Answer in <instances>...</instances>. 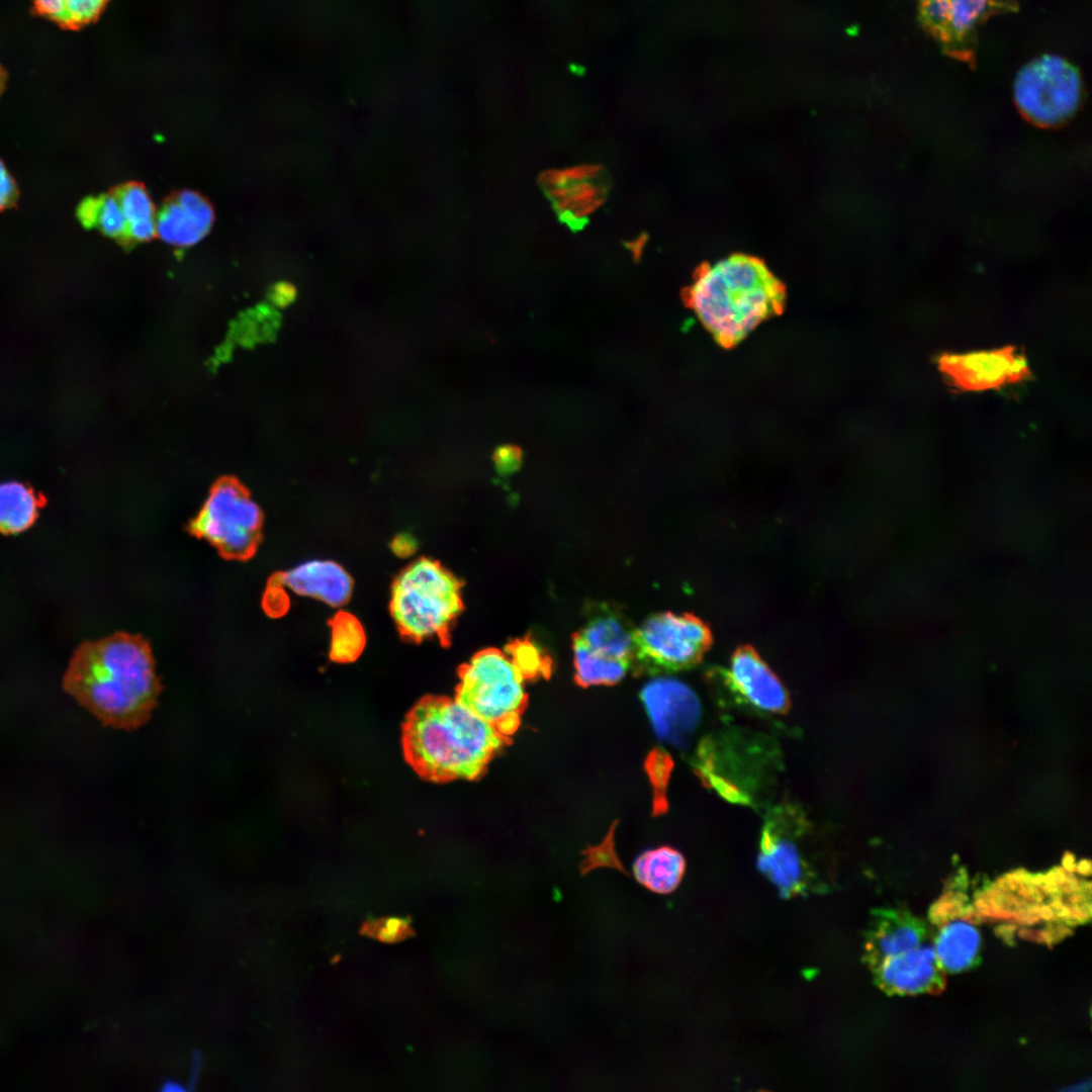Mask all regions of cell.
<instances>
[{
    "label": "cell",
    "mask_w": 1092,
    "mask_h": 1092,
    "mask_svg": "<svg viewBox=\"0 0 1092 1092\" xmlns=\"http://www.w3.org/2000/svg\"><path fill=\"white\" fill-rule=\"evenodd\" d=\"M63 687L104 725L127 731L150 719L162 691L149 641L126 632L83 642Z\"/></svg>",
    "instance_id": "6da1fadb"
},
{
    "label": "cell",
    "mask_w": 1092,
    "mask_h": 1092,
    "mask_svg": "<svg viewBox=\"0 0 1092 1092\" xmlns=\"http://www.w3.org/2000/svg\"><path fill=\"white\" fill-rule=\"evenodd\" d=\"M505 742L492 725L448 697H424L402 726L406 762L433 783L476 780Z\"/></svg>",
    "instance_id": "7a4b0ae2"
},
{
    "label": "cell",
    "mask_w": 1092,
    "mask_h": 1092,
    "mask_svg": "<svg viewBox=\"0 0 1092 1092\" xmlns=\"http://www.w3.org/2000/svg\"><path fill=\"white\" fill-rule=\"evenodd\" d=\"M784 286L759 259L735 254L701 267L686 299L723 346L743 340L783 306Z\"/></svg>",
    "instance_id": "3957f363"
},
{
    "label": "cell",
    "mask_w": 1092,
    "mask_h": 1092,
    "mask_svg": "<svg viewBox=\"0 0 1092 1092\" xmlns=\"http://www.w3.org/2000/svg\"><path fill=\"white\" fill-rule=\"evenodd\" d=\"M461 610L460 581L432 559L416 560L392 585L391 616L411 639L445 638Z\"/></svg>",
    "instance_id": "277c9868"
},
{
    "label": "cell",
    "mask_w": 1092,
    "mask_h": 1092,
    "mask_svg": "<svg viewBox=\"0 0 1092 1092\" xmlns=\"http://www.w3.org/2000/svg\"><path fill=\"white\" fill-rule=\"evenodd\" d=\"M524 680L507 653L484 649L460 668L455 700L507 737L526 705Z\"/></svg>",
    "instance_id": "5b68a950"
},
{
    "label": "cell",
    "mask_w": 1092,
    "mask_h": 1092,
    "mask_svg": "<svg viewBox=\"0 0 1092 1092\" xmlns=\"http://www.w3.org/2000/svg\"><path fill=\"white\" fill-rule=\"evenodd\" d=\"M263 513L238 480L222 478L187 524V532L205 540L226 560L247 561L262 541Z\"/></svg>",
    "instance_id": "8992f818"
},
{
    "label": "cell",
    "mask_w": 1092,
    "mask_h": 1092,
    "mask_svg": "<svg viewBox=\"0 0 1092 1092\" xmlns=\"http://www.w3.org/2000/svg\"><path fill=\"white\" fill-rule=\"evenodd\" d=\"M711 643L708 627L695 616L661 613L650 616L635 632V671L658 673L695 665Z\"/></svg>",
    "instance_id": "52a82bcc"
},
{
    "label": "cell",
    "mask_w": 1092,
    "mask_h": 1092,
    "mask_svg": "<svg viewBox=\"0 0 1092 1092\" xmlns=\"http://www.w3.org/2000/svg\"><path fill=\"white\" fill-rule=\"evenodd\" d=\"M1082 98V81L1076 67L1054 55L1038 57L1025 65L1014 82V99L1022 114L1039 125L1067 120Z\"/></svg>",
    "instance_id": "ba28073f"
},
{
    "label": "cell",
    "mask_w": 1092,
    "mask_h": 1092,
    "mask_svg": "<svg viewBox=\"0 0 1092 1092\" xmlns=\"http://www.w3.org/2000/svg\"><path fill=\"white\" fill-rule=\"evenodd\" d=\"M807 827L802 812L786 804L768 813L761 829L758 869L785 898L808 888V866L798 844Z\"/></svg>",
    "instance_id": "9c48e42d"
},
{
    "label": "cell",
    "mask_w": 1092,
    "mask_h": 1092,
    "mask_svg": "<svg viewBox=\"0 0 1092 1092\" xmlns=\"http://www.w3.org/2000/svg\"><path fill=\"white\" fill-rule=\"evenodd\" d=\"M923 24L946 53L965 61L973 58L979 25L1004 7V0H918Z\"/></svg>",
    "instance_id": "30bf717a"
},
{
    "label": "cell",
    "mask_w": 1092,
    "mask_h": 1092,
    "mask_svg": "<svg viewBox=\"0 0 1092 1092\" xmlns=\"http://www.w3.org/2000/svg\"><path fill=\"white\" fill-rule=\"evenodd\" d=\"M640 699L656 736L675 746L685 745L701 717V703L685 682L660 677L647 682Z\"/></svg>",
    "instance_id": "8fae6325"
},
{
    "label": "cell",
    "mask_w": 1092,
    "mask_h": 1092,
    "mask_svg": "<svg viewBox=\"0 0 1092 1092\" xmlns=\"http://www.w3.org/2000/svg\"><path fill=\"white\" fill-rule=\"evenodd\" d=\"M940 370L952 382L966 390L998 388L1025 378L1026 359L1014 348L944 355Z\"/></svg>",
    "instance_id": "7c38bea8"
},
{
    "label": "cell",
    "mask_w": 1092,
    "mask_h": 1092,
    "mask_svg": "<svg viewBox=\"0 0 1092 1092\" xmlns=\"http://www.w3.org/2000/svg\"><path fill=\"white\" fill-rule=\"evenodd\" d=\"M727 676L732 691L753 708L772 714H785L790 709V698L784 685L754 650H737L731 658Z\"/></svg>",
    "instance_id": "4fadbf2b"
},
{
    "label": "cell",
    "mask_w": 1092,
    "mask_h": 1092,
    "mask_svg": "<svg viewBox=\"0 0 1092 1092\" xmlns=\"http://www.w3.org/2000/svg\"><path fill=\"white\" fill-rule=\"evenodd\" d=\"M871 970L878 986L890 994L930 992L942 985V969L929 944L886 959Z\"/></svg>",
    "instance_id": "5bb4252c"
},
{
    "label": "cell",
    "mask_w": 1092,
    "mask_h": 1092,
    "mask_svg": "<svg viewBox=\"0 0 1092 1092\" xmlns=\"http://www.w3.org/2000/svg\"><path fill=\"white\" fill-rule=\"evenodd\" d=\"M925 937L923 922L908 912L898 909L876 911L866 936V962L872 969L886 959L923 944Z\"/></svg>",
    "instance_id": "9a60e30c"
},
{
    "label": "cell",
    "mask_w": 1092,
    "mask_h": 1092,
    "mask_svg": "<svg viewBox=\"0 0 1092 1092\" xmlns=\"http://www.w3.org/2000/svg\"><path fill=\"white\" fill-rule=\"evenodd\" d=\"M212 220L209 203L197 193L183 191L163 208L156 219V229L165 242L185 247L199 242Z\"/></svg>",
    "instance_id": "2e32d148"
},
{
    "label": "cell",
    "mask_w": 1092,
    "mask_h": 1092,
    "mask_svg": "<svg viewBox=\"0 0 1092 1092\" xmlns=\"http://www.w3.org/2000/svg\"><path fill=\"white\" fill-rule=\"evenodd\" d=\"M636 628L615 607L596 606L582 629L575 633L593 650L625 660L630 666L635 654Z\"/></svg>",
    "instance_id": "e0dca14e"
},
{
    "label": "cell",
    "mask_w": 1092,
    "mask_h": 1092,
    "mask_svg": "<svg viewBox=\"0 0 1092 1092\" xmlns=\"http://www.w3.org/2000/svg\"><path fill=\"white\" fill-rule=\"evenodd\" d=\"M273 579L298 595L313 597L332 606L344 604L352 589L348 573L331 561H309L274 575Z\"/></svg>",
    "instance_id": "ac0fdd59"
},
{
    "label": "cell",
    "mask_w": 1092,
    "mask_h": 1092,
    "mask_svg": "<svg viewBox=\"0 0 1092 1092\" xmlns=\"http://www.w3.org/2000/svg\"><path fill=\"white\" fill-rule=\"evenodd\" d=\"M636 881L656 894H669L680 884L686 859L676 849L660 846L641 853L633 862Z\"/></svg>",
    "instance_id": "d6986e66"
},
{
    "label": "cell",
    "mask_w": 1092,
    "mask_h": 1092,
    "mask_svg": "<svg viewBox=\"0 0 1092 1092\" xmlns=\"http://www.w3.org/2000/svg\"><path fill=\"white\" fill-rule=\"evenodd\" d=\"M981 945L978 929L962 919L943 925L934 940V952L942 970L957 973L971 968Z\"/></svg>",
    "instance_id": "ffe728a7"
},
{
    "label": "cell",
    "mask_w": 1092,
    "mask_h": 1092,
    "mask_svg": "<svg viewBox=\"0 0 1092 1092\" xmlns=\"http://www.w3.org/2000/svg\"><path fill=\"white\" fill-rule=\"evenodd\" d=\"M46 500L41 494L22 482L0 483V532L17 534L27 530L38 517Z\"/></svg>",
    "instance_id": "44dd1931"
},
{
    "label": "cell",
    "mask_w": 1092,
    "mask_h": 1092,
    "mask_svg": "<svg viewBox=\"0 0 1092 1092\" xmlns=\"http://www.w3.org/2000/svg\"><path fill=\"white\" fill-rule=\"evenodd\" d=\"M546 191L557 212L573 221L593 215L607 198V187L599 179L573 182Z\"/></svg>",
    "instance_id": "7402d4cb"
},
{
    "label": "cell",
    "mask_w": 1092,
    "mask_h": 1092,
    "mask_svg": "<svg viewBox=\"0 0 1092 1092\" xmlns=\"http://www.w3.org/2000/svg\"><path fill=\"white\" fill-rule=\"evenodd\" d=\"M575 680L581 687L614 685L621 680L629 668V662L613 658L589 648L575 634L573 636Z\"/></svg>",
    "instance_id": "603a6c76"
},
{
    "label": "cell",
    "mask_w": 1092,
    "mask_h": 1092,
    "mask_svg": "<svg viewBox=\"0 0 1092 1092\" xmlns=\"http://www.w3.org/2000/svg\"><path fill=\"white\" fill-rule=\"evenodd\" d=\"M115 195L126 220L128 236L146 241L157 234L154 205L143 186L127 185Z\"/></svg>",
    "instance_id": "cb8c5ba5"
},
{
    "label": "cell",
    "mask_w": 1092,
    "mask_h": 1092,
    "mask_svg": "<svg viewBox=\"0 0 1092 1092\" xmlns=\"http://www.w3.org/2000/svg\"><path fill=\"white\" fill-rule=\"evenodd\" d=\"M108 0H32L34 10L63 28L77 29L94 21Z\"/></svg>",
    "instance_id": "d4e9b609"
},
{
    "label": "cell",
    "mask_w": 1092,
    "mask_h": 1092,
    "mask_svg": "<svg viewBox=\"0 0 1092 1092\" xmlns=\"http://www.w3.org/2000/svg\"><path fill=\"white\" fill-rule=\"evenodd\" d=\"M77 214L83 225L96 226L109 237L126 235V220L116 195L87 198L81 202Z\"/></svg>",
    "instance_id": "484cf974"
},
{
    "label": "cell",
    "mask_w": 1092,
    "mask_h": 1092,
    "mask_svg": "<svg viewBox=\"0 0 1092 1092\" xmlns=\"http://www.w3.org/2000/svg\"><path fill=\"white\" fill-rule=\"evenodd\" d=\"M364 634L359 623L350 615L339 614L333 622L331 656L341 662L352 661L360 654Z\"/></svg>",
    "instance_id": "4316f807"
},
{
    "label": "cell",
    "mask_w": 1092,
    "mask_h": 1092,
    "mask_svg": "<svg viewBox=\"0 0 1092 1092\" xmlns=\"http://www.w3.org/2000/svg\"><path fill=\"white\" fill-rule=\"evenodd\" d=\"M506 653L525 679L550 671L549 656L532 639H516L507 646Z\"/></svg>",
    "instance_id": "83f0119b"
},
{
    "label": "cell",
    "mask_w": 1092,
    "mask_h": 1092,
    "mask_svg": "<svg viewBox=\"0 0 1092 1092\" xmlns=\"http://www.w3.org/2000/svg\"><path fill=\"white\" fill-rule=\"evenodd\" d=\"M602 173L603 169L598 164H577L543 172L540 183L546 190L573 182L600 179Z\"/></svg>",
    "instance_id": "f1b7e54d"
},
{
    "label": "cell",
    "mask_w": 1092,
    "mask_h": 1092,
    "mask_svg": "<svg viewBox=\"0 0 1092 1092\" xmlns=\"http://www.w3.org/2000/svg\"><path fill=\"white\" fill-rule=\"evenodd\" d=\"M17 196L15 181L0 161V211L13 206Z\"/></svg>",
    "instance_id": "f546056e"
},
{
    "label": "cell",
    "mask_w": 1092,
    "mask_h": 1092,
    "mask_svg": "<svg viewBox=\"0 0 1092 1092\" xmlns=\"http://www.w3.org/2000/svg\"><path fill=\"white\" fill-rule=\"evenodd\" d=\"M497 467L502 470H510L517 463L516 452L512 448H500L494 454Z\"/></svg>",
    "instance_id": "4dcf8cb0"
},
{
    "label": "cell",
    "mask_w": 1092,
    "mask_h": 1092,
    "mask_svg": "<svg viewBox=\"0 0 1092 1092\" xmlns=\"http://www.w3.org/2000/svg\"><path fill=\"white\" fill-rule=\"evenodd\" d=\"M295 296V289L292 285L282 283L276 286L274 292V298L277 303L285 305L289 303Z\"/></svg>",
    "instance_id": "1f68e13d"
},
{
    "label": "cell",
    "mask_w": 1092,
    "mask_h": 1092,
    "mask_svg": "<svg viewBox=\"0 0 1092 1092\" xmlns=\"http://www.w3.org/2000/svg\"><path fill=\"white\" fill-rule=\"evenodd\" d=\"M646 245L647 236L640 235L629 243L628 249L634 259H640L645 251Z\"/></svg>",
    "instance_id": "d6a6232c"
},
{
    "label": "cell",
    "mask_w": 1092,
    "mask_h": 1092,
    "mask_svg": "<svg viewBox=\"0 0 1092 1092\" xmlns=\"http://www.w3.org/2000/svg\"><path fill=\"white\" fill-rule=\"evenodd\" d=\"M5 82H6V72L2 68V66L0 65V95H1V93H2V91L4 89V87H5Z\"/></svg>",
    "instance_id": "836d02e7"
}]
</instances>
